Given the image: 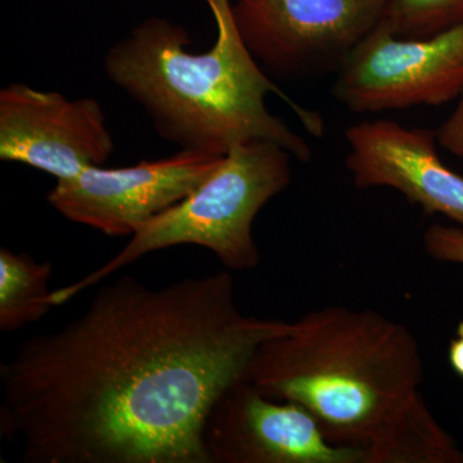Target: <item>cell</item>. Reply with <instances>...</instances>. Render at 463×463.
<instances>
[{
    "mask_svg": "<svg viewBox=\"0 0 463 463\" xmlns=\"http://www.w3.org/2000/svg\"><path fill=\"white\" fill-rule=\"evenodd\" d=\"M289 322L242 313L230 273L123 276L2 365L0 428L26 463H209L216 399Z\"/></svg>",
    "mask_w": 463,
    "mask_h": 463,
    "instance_id": "cell-1",
    "label": "cell"
},
{
    "mask_svg": "<svg viewBox=\"0 0 463 463\" xmlns=\"http://www.w3.org/2000/svg\"><path fill=\"white\" fill-rule=\"evenodd\" d=\"M245 379L265 397L306 408L330 443L365 463H463L423 398L419 341L376 310L307 312L258 347Z\"/></svg>",
    "mask_w": 463,
    "mask_h": 463,
    "instance_id": "cell-2",
    "label": "cell"
},
{
    "mask_svg": "<svg viewBox=\"0 0 463 463\" xmlns=\"http://www.w3.org/2000/svg\"><path fill=\"white\" fill-rule=\"evenodd\" d=\"M207 2L216 23L209 51H188L192 39L184 27L147 18L109 48L106 76L142 106L163 138L182 149L225 155L239 143L264 139L307 163L309 145L270 114L265 99L269 93L281 97L313 136H322V118L264 74L241 38L231 0Z\"/></svg>",
    "mask_w": 463,
    "mask_h": 463,
    "instance_id": "cell-3",
    "label": "cell"
},
{
    "mask_svg": "<svg viewBox=\"0 0 463 463\" xmlns=\"http://www.w3.org/2000/svg\"><path fill=\"white\" fill-rule=\"evenodd\" d=\"M292 155L277 143L251 139L233 146L187 199L137 230L111 260L74 283L52 291L53 307L158 250L196 245L214 252L231 270L260 263L252 225L261 209L288 187Z\"/></svg>",
    "mask_w": 463,
    "mask_h": 463,
    "instance_id": "cell-4",
    "label": "cell"
},
{
    "mask_svg": "<svg viewBox=\"0 0 463 463\" xmlns=\"http://www.w3.org/2000/svg\"><path fill=\"white\" fill-rule=\"evenodd\" d=\"M336 71L332 96L353 112L444 105L463 90V24L421 39L379 24Z\"/></svg>",
    "mask_w": 463,
    "mask_h": 463,
    "instance_id": "cell-5",
    "label": "cell"
},
{
    "mask_svg": "<svg viewBox=\"0 0 463 463\" xmlns=\"http://www.w3.org/2000/svg\"><path fill=\"white\" fill-rule=\"evenodd\" d=\"M386 0H234L232 14L259 65L279 75L339 69L383 20Z\"/></svg>",
    "mask_w": 463,
    "mask_h": 463,
    "instance_id": "cell-6",
    "label": "cell"
},
{
    "mask_svg": "<svg viewBox=\"0 0 463 463\" xmlns=\"http://www.w3.org/2000/svg\"><path fill=\"white\" fill-rule=\"evenodd\" d=\"M224 156L182 149L133 166H90L74 178L57 181L47 201L70 222L106 236L132 237L149 219L187 199Z\"/></svg>",
    "mask_w": 463,
    "mask_h": 463,
    "instance_id": "cell-7",
    "label": "cell"
},
{
    "mask_svg": "<svg viewBox=\"0 0 463 463\" xmlns=\"http://www.w3.org/2000/svg\"><path fill=\"white\" fill-rule=\"evenodd\" d=\"M114 148L96 99H69L21 83L0 90V160L66 181L108 163Z\"/></svg>",
    "mask_w": 463,
    "mask_h": 463,
    "instance_id": "cell-8",
    "label": "cell"
},
{
    "mask_svg": "<svg viewBox=\"0 0 463 463\" xmlns=\"http://www.w3.org/2000/svg\"><path fill=\"white\" fill-rule=\"evenodd\" d=\"M203 443L209 463H365L358 450L330 443L306 408L265 397L246 379L216 399Z\"/></svg>",
    "mask_w": 463,
    "mask_h": 463,
    "instance_id": "cell-9",
    "label": "cell"
},
{
    "mask_svg": "<svg viewBox=\"0 0 463 463\" xmlns=\"http://www.w3.org/2000/svg\"><path fill=\"white\" fill-rule=\"evenodd\" d=\"M345 139L346 169L358 190L392 188L463 228V176L439 157L435 130L379 118L347 128Z\"/></svg>",
    "mask_w": 463,
    "mask_h": 463,
    "instance_id": "cell-10",
    "label": "cell"
},
{
    "mask_svg": "<svg viewBox=\"0 0 463 463\" xmlns=\"http://www.w3.org/2000/svg\"><path fill=\"white\" fill-rule=\"evenodd\" d=\"M52 272L50 261L41 263L27 252L0 249V330H21L51 312Z\"/></svg>",
    "mask_w": 463,
    "mask_h": 463,
    "instance_id": "cell-11",
    "label": "cell"
},
{
    "mask_svg": "<svg viewBox=\"0 0 463 463\" xmlns=\"http://www.w3.org/2000/svg\"><path fill=\"white\" fill-rule=\"evenodd\" d=\"M463 24V0H386L380 25L398 38L421 39Z\"/></svg>",
    "mask_w": 463,
    "mask_h": 463,
    "instance_id": "cell-12",
    "label": "cell"
},
{
    "mask_svg": "<svg viewBox=\"0 0 463 463\" xmlns=\"http://www.w3.org/2000/svg\"><path fill=\"white\" fill-rule=\"evenodd\" d=\"M426 252L437 260L463 264V228L432 224L423 234Z\"/></svg>",
    "mask_w": 463,
    "mask_h": 463,
    "instance_id": "cell-13",
    "label": "cell"
},
{
    "mask_svg": "<svg viewBox=\"0 0 463 463\" xmlns=\"http://www.w3.org/2000/svg\"><path fill=\"white\" fill-rule=\"evenodd\" d=\"M455 109L450 112L437 130L435 137L439 147L446 149L449 154L463 158V90L457 99Z\"/></svg>",
    "mask_w": 463,
    "mask_h": 463,
    "instance_id": "cell-14",
    "label": "cell"
},
{
    "mask_svg": "<svg viewBox=\"0 0 463 463\" xmlns=\"http://www.w3.org/2000/svg\"><path fill=\"white\" fill-rule=\"evenodd\" d=\"M448 362L456 374L463 379V321L457 327L455 339L450 340Z\"/></svg>",
    "mask_w": 463,
    "mask_h": 463,
    "instance_id": "cell-15",
    "label": "cell"
}]
</instances>
